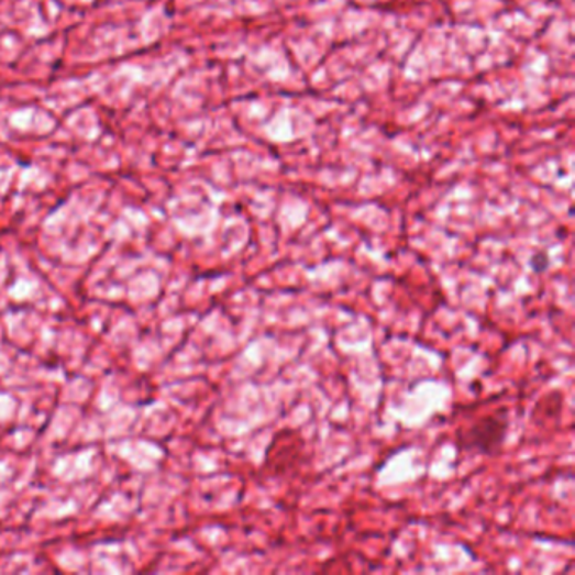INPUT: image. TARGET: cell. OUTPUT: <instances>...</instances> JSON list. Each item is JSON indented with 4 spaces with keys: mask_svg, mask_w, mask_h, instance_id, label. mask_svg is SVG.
Instances as JSON below:
<instances>
[{
    "mask_svg": "<svg viewBox=\"0 0 575 575\" xmlns=\"http://www.w3.org/2000/svg\"><path fill=\"white\" fill-rule=\"evenodd\" d=\"M508 432V413L496 412L482 417L460 432V445L466 451L482 454H496L505 444Z\"/></svg>",
    "mask_w": 575,
    "mask_h": 575,
    "instance_id": "6da1fadb",
    "label": "cell"
},
{
    "mask_svg": "<svg viewBox=\"0 0 575 575\" xmlns=\"http://www.w3.org/2000/svg\"><path fill=\"white\" fill-rule=\"evenodd\" d=\"M546 267H549V258H546L545 255H539V257L533 258V270L539 272V274H542V272L546 270Z\"/></svg>",
    "mask_w": 575,
    "mask_h": 575,
    "instance_id": "7a4b0ae2",
    "label": "cell"
}]
</instances>
